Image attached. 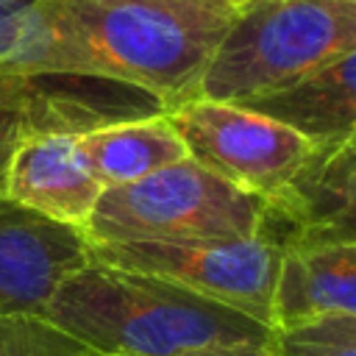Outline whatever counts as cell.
Here are the masks:
<instances>
[{
    "label": "cell",
    "instance_id": "6da1fadb",
    "mask_svg": "<svg viewBox=\"0 0 356 356\" xmlns=\"http://www.w3.org/2000/svg\"><path fill=\"white\" fill-rule=\"evenodd\" d=\"M64 75L134 86L172 111L197 97L200 78L231 28L228 0H44Z\"/></svg>",
    "mask_w": 356,
    "mask_h": 356
},
{
    "label": "cell",
    "instance_id": "7a4b0ae2",
    "mask_svg": "<svg viewBox=\"0 0 356 356\" xmlns=\"http://www.w3.org/2000/svg\"><path fill=\"white\" fill-rule=\"evenodd\" d=\"M42 317L97 356H175L209 345L273 342V328L236 309L92 259L61 281Z\"/></svg>",
    "mask_w": 356,
    "mask_h": 356
},
{
    "label": "cell",
    "instance_id": "3957f363",
    "mask_svg": "<svg viewBox=\"0 0 356 356\" xmlns=\"http://www.w3.org/2000/svg\"><path fill=\"white\" fill-rule=\"evenodd\" d=\"M356 50V0H250L220 39L197 97L245 106Z\"/></svg>",
    "mask_w": 356,
    "mask_h": 356
},
{
    "label": "cell",
    "instance_id": "277c9868",
    "mask_svg": "<svg viewBox=\"0 0 356 356\" xmlns=\"http://www.w3.org/2000/svg\"><path fill=\"white\" fill-rule=\"evenodd\" d=\"M261 206V197L184 159L142 181L106 189L83 234L92 245L256 236Z\"/></svg>",
    "mask_w": 356,
    "mask_h": 356
},
{
    "label": "cell",
    "instance_id": "5b68a950",
    "mask_svg": "<svg viewBox=\"0 0 356 356\" xmlns=\"http://www.w3.org/2000/svg\"><path fill=\"white\" fill-rule=\"evenodd\" d=\"M89 259L164 278L273 328L281 250L259 236L89 242Z\"/></svg>",
    "mask_w": 356,
    "mask_h": 356
},
{
    "label": "cell",
    "instance_id": "8992f818",
    "mask_svg": "<svg viewBox=\"0 0 356 356\" xmlns=\"http://www.w3.org/2000/svg\"><path fill=\"white\" fill-rule=\"evenodd\" d=\"M167 117L192 161L261 200L275 195L312 153L295 131L234 103L195 97Z\"/></svg>",
    "mask_w": 356,
    "mask_h": 356
},
{
    "label": "cell",
    "instance_id": "52a82bcc",
    "mask_svg": "<svg viewBox=\"0 0 356 356\" xmlns=\"http://www.w3.org/2000/svg\"><path fill=\"white\" fill-rule=\"evenodd\" d=\"M159 111L156 97L95 75H0V189L11 156L31 139L78 136Z\"/></svg>",
    "mask_w": 356,
    "mask_h": 356
},
{
    "label": "cell",
    "instance_id": "ba28073f",
    "mask_svg": "<svg viewBox=\"0 0 356 356\" xmlns=\"http://www.w3.org/2000/svg\"><path fill=\"white\" fill-rule=\"evenodd\" d=\"M256 236L278 250L356 242V139L312 147L292 178L264 200Z\"/></svg>",
    "mask_w": 356,
    "mask_h": 356
},
{
    "label": "cell",
    "instance_id": "9c48e42d",
    "mask_svg": "<svg viewBox=\"0 0 356 356\" xmlns=\"http://www.w3.org/2000/svg\"><path fill=\"white\" fill-rule=\"evenodd\" d=\"M89 261L81 228L47 220L0 192V317L39 314L67 275Z\"/></svg>",
    "mask_w": 356,
    "mask_h": 356
},
{
    "label": "cell",
    "instance_id": "30bf717a",
    "mask_svg": "<svg viewBox=\"0 0 356 356\" xmlns=\"http://www.w3.org/2000/svg\"><path fill=\"white\" fill-rule=\"evenodd\" d=\"M0 192L47 220L86 231L103 186L86 167L75 136L53 134L17 147Z\"/></svg>",
    "mask_w": 356,
    "mask_h": 356
},
{
    "label": "cell",
    "instance_id": "8fae6325",
    "mask_svg": "<svg viewBox=\"0 0 356 356\" xmlns=\"http://www.w3.org/2000/svg\"><path fill=\"white\" fill-rule=\"evenodd\" d=\"M325 314H356V242L284 248L273 289V331Z\"/></svg>",
    "mask_w": 356,
    "mask_h": 356
},
{
    "label": "cell",
    "instance_id": "7c38bea8",
    "mask_svg": "<svg viewBox=\"0 0 356 356\" xmlns=\"http://www.w3.org/2000/svg\"><path fill=\"white\" fill-rule=\"evenodd\" d=\"M356 50L342 53L289 86L261 95L242 108L264 114L295 131L312 147L356 139V92H353Z\"/></svg>",
    "mask_w": 356,
    "mask_h": 356
},
{
    "label": "cell",
    "instance_id": "4fadbf2b",
    "mask_svg": "<svg viewBox=\"0 0 356 356\" xmlns=\"http://www.w3.org/2000/svg\"><path fill=\"white\" fill-rule=\"evenodd\" d=\"M75 142L103 192L142 181L175 161L189 159L186 145L167 111L86 131L78 134Z\"/></svg>",
    "mask_w": 356,
    "mask_h": 356
},
{
    "label": "cell",
    "instance_id": "5bb4252c",
    "mask_svg": "<svg viewBox=\"0 0 356 356\" xmlns=\"http://www.w3.org/2000/svg\"><path fill=\"white\" fill-rule=\"evenodd\" d=\"M56 72L61 50L44 0H0V75Z\"/></svg>",
    "mask_w": 356,
    "mask_h": 356
},
{
    "label": "cell",
    "instance_id": "9a60e30c",
    "mask_svg": "<svg viewBox=\"0 0 356 356\" xmlns=\"http://www.w3.org/2000/svg\"><path fill=\"white\" fill-rule=\"evenodd\" d=\"M278 356H356V314H325L273 331Z\"/></svg>",
    "mask_w": 356,
    "mask_h": 356
},
{
    "label": "cell",
    "instance_id": "2e32d148",
    "mask_svg": "<svg viewBox=\"0 0 356 356\" xmlns=\"http://www.w3.org/2000/svg\"><path fill=\"white\" fill-rule=\"evenodd\" d=\"M92 350L39 314L0 317V356H89Z\"/></svg>",
    "mask_w": 356,
    "mask_h": 356
},
{
    "label": "cell",
    "instance_id": "e0dca14e",
    "mask_svg": "<svg viewBox=\"0 0 356 356\" xmlns=\"http://www.w3.org/2000/svg\"><path fill=\"white\" fill-rule=\"evenodd\" d=\"M175 356H278L273 342L264 345H209V348H195L184 350Z\"/></svg>",
    "mask_w": 356,
    "mask_h": 356
},
{
    "label": "cell",
    "instance_id": "ac0fdd59",
    "mask_svg": "<svg viewBox=\"0 0 356 356\" xmlns=\"http://www.w3.org/2000/svg\"><path fill=\"white\" fill-rule=\"evenodd\" d=\"M228 3H231V6H234V8H242V6H248V3H250V0H228Z\"/></svg>",
    "mask_w": 356,
    "mask_h": 356
},
{
    "label": "cell",
    "instance_id": "d6986e66",
    "mask_svg": "<svg viewBox=\"0 0 356 356\" xmlns=\"http://www.w3.org/2000/svg\"><path fill=\"white\" fill-rule=\"evenodd\" d=\"M89 356H97V353H89Z\"/></svg>",
    "mask_w": 356,
    "mask_h": 356
}]
</instances>
